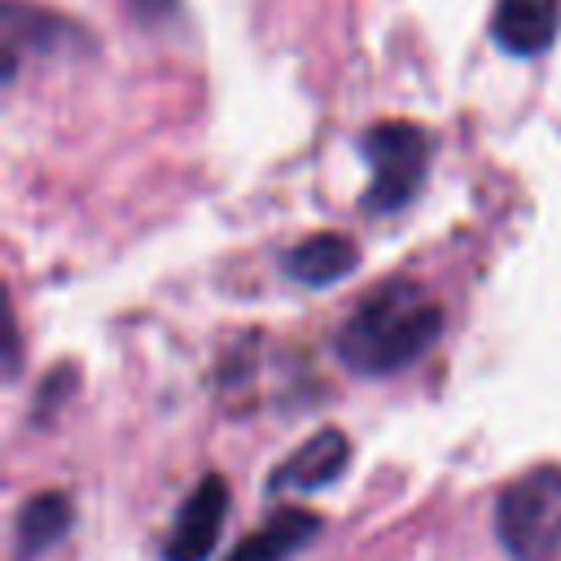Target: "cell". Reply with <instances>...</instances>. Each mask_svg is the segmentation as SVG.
Listing matches in <instances>:
<instances>
[{
  "mask_svg": "<svg viewBox=\"0 0 561 561\" xmlns=\"http://www.w3.org/2000/svg\"><path fill=\"white\" fill-rule=\"evenodd\" d=\"M443 333V307L412 280H386L342 320L333 351L359 377H386L421 359Z\"/></svg>",
  "mask_w": 561,
  "mask_h": 561,
  "instance_id": "6da1fadb",
  "label": "cell"
},
{
  "mask_svg": "<svg viewBox=\"0 0 561 561\" xmlns=\"http://www.w3.org/2000/svg\"><path fill=\"white\" fill-rule=\"evenodd\" d=\"M495 539L513 561H552L561 548V465H535L495 500Z\"/></svg>",
  "mask_w": 561,
  "mask_h": 561,
  "instance_id": "7a4b0ae2",
  "label": "cell"
},
{
  "mask_svg": "<svg viewBox=\"0 0 561 561\" xmlns=\"http://www.w3.org/2000/svg\"><path fill=\"white\" fill-rule=\"evenodd\" d=\"M359 153L368 158V171H373V180L364 188V210L390 215L416 197V188L430 171L434 136L412 118H386L359 136Z\"/></svg>",
  "mask_w": 561,
  "mask_h": 561,
  "instance_id": "3957f363",
  "label": "cell"
},
{
  "mask_svg": "<svg viewBox=\"0 0 561 561\" xmlns=\"http://www.w3.org/2000/svg\"><path fill=\"white\" fill-rule=\"evenodd\" d=\"M224 517H228V482L219 473H202V482L184 495V504L171 522L162 561H206L219 543Z\"/></svg>",
  "mask_w": 561,
  "mask_h": 561,
  "instance_id": "277c9868",
  "label": "cell"
},
{
  "mask_svg": "<svg viewBox=\"0 0 561 561\" xmlns=\"http://www.w3.org/2000/svg\"><path fill=\"white\" fill-rule=\"evenodd\" d=\"M351 460V438L342 430H316L302 447H294L267 478L272 491H316V486H329Z\"/></svg>",
  "mask_w": 561,
  "mask_h": 561,
  "instance_id": "5b68a950",
  "label": "cell"
},
{
  "mask_svg": "<svg viewBox=\"0 0 561 561\" xmlns=\"http://www.w3.org/2000/svg\"><path fill=\"white\" fill-rule=\"evenodd\" d=\"M561 31V0H495L491 35L513 57L548 53Z\"/></svg>",
  "mask_w": 561,
  "mask_h": 561,
  "instance_id": "8992f818",
  "label": "cell"
},
{
  "mask_svg": "<svg viewBox=\"0 0 561 561\" xmlns=\"http://www.w3.org/2000/svg\"><path fill=\"white\" fill-rule=\"evenodd\" d=\"M320 535V517L307 508H276L263 526H254L224 561H289Z\"/></svg>",
  "mask_w": 561,
  "mask_h": 561,
  "instance_id": "52a82bcc",
  "label": "cell"
},
{
  "mask_svg": "<svg viewBox=\"0 0 561 561\" xmlns=\"http://www.w3.org/2000/svg\"><path fill=\"white\" fill-rule=\"evenodd\" d=\"M355 267V245L342 232H316L302 237L289 254H285V272L298 285H333Z\"/></svg>",
  "mask_w": 561,
  "mask_h": 561,
  "instance_id": "ba28073f",
  "label": "cell"
},
{
  "mask_svg": "<svg viewBox=\"0 0 561 561\" xmlns=\"http://www.w3.org/2000/svg\"><path fill=\"white\" fill-rule=\"evenodd\" d=\"M70 522H75V508H70V500L61 491L31 495L22 504V513H18V557L31 561V557L48 552L70 530Z\"/></svg>",
  "mask_w": 561,
  "mask_h": 561,
  "instance_id": "9c48e42d",
  "label": "cell"
},
{
  "mask_svg": "<svg viewBox=\"0 0 561 561\" xmlns=\"http://www.w3.org/2000/svg\"><path fill=\"white\" fill-rule=\"evenodd\" d=\"M127 4H131V13H136L140 22H158L162 13L175 9V0H127Z\"/></svg>",
  "mask_w": 561,
  "mask_h": 561,
  "instance_id": "30bf717a",
  "label": "cell"
}]
</instances>
